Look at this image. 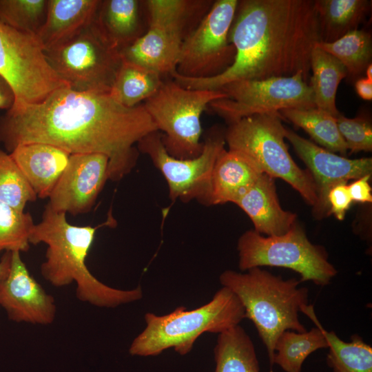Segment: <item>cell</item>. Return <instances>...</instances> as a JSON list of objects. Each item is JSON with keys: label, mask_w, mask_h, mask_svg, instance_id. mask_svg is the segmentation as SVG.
<instances>
[{"label": "cell", "mask_w": 372, "mask_h": 372, "mask_svg": "<svg viewBox=\"0 0 372 372\" xmlns=\"http://www.w3.org/2000/svg\"><path fill=\"white\" fill-rule=\"evenodd\" d=\"M157 130L143 103L127 107L109 93L68 86L41 103L10 110L0 116V142L8 153L19 145L43 143L70 154H103L109 158V180L114 181L135 166V145Z\"/></svg>", "instance_id": "obj_1"}, {"label": "cell", "mask_w": 372, "mask_h": 372, "mask_svg": "<svg viewBox=\"0 0 372 372\" xmlns=\"http://www.w3.org/2000/svg\"><path fill=\"white\" fill-rule=\"evenodd\" d=\"M229 40L233 64L209 79L172 77L189 89L216 90L241 80L289 77L302 73L309 83L311 55L320 41L313 0L238 1Z\"/></svg>", "instance_id": "obj_2"}, {"label": "cell", "mask_w": 372, "mask_h": 372, "mask_svg": "<svg viewBox=\"0 0 372 372\" xmlns=\"http://www.w3.org/2000/svg\"><path fill=\"white\" fill-rule=\"evenodd\" d=\"M114 223L110 215L106 222L96 227L73 225L67 221L65 213L56 211L47 204L29 238L32 245L42 242L48 246L45 260L41 265L44 279L56 287L75 282L77 298L99 307L115 308L141 300V287L130 290L112 287L94 277L87 267L86 258L97 229Z\"/></svg>", "instance_id": "obj_3"}, {"label": "cell", "mask_w": 372, "mask_h": 372, "mask_svg": "<svg viewBox=\"0 0 372 372\" xmlns=\"http://www.w3.org/2000/svg\"><path fill=\"white\" fill-rule=\"evenodd\" d=\"M219 282L240 300L245 318L254 323L267 349L271 369L279 335L287 330L307 331L299 313L309 304V290L299 287L301 282L296 278L285 280L260 267L246 273L225 270Z\"/></svg>", "instance_id": "obj_4"}, {"label": "cell", "mask_w": 372, "mask_h": 372, "mask_svg": "<svg viewBox=\"0 0 372 372\" xmlns=\"http://www.w3.org/2000/svg\"><path fill=\"white\" fill-rule=\"evenodd\" d=\"M144 318L145 329L130 347L132 355L156 356L169 348L185 355L203 333H223L238 325L245 314L238 298L222 287L200 307L187 310L180 306L163 316L148 312Z\"/></svg>", "instance_id": "obj_5"}, {"label": "cell", "mask_w": 372, "mask_h": 372, "mask_svg": "<svg viewBox=\"0 0 372 372\" xmlns=\"http://www.w3.org/2000/svg\"><path fill=\"white\" fill-rule=\"evenodd\" d=\"M213 1L147 0L146 32L120 51L122 59L161 76H172L176 70L183 42L210 9Z\"/></svg>", "instance_id": "obj_6"}, {"label": "cell", "mask_w": 372, "mask_h": 372, "mask_svg": "<svg viewBox=\"0 0 372 372\" xmlns=\"http://www.w3.org/2000/svg\"><path fill=\"white\" fill-rule=\"evenodd\" d=\"M279 113L256 114L229 123L224 132L228 149L250 161L262 173L289 184L312 207L318 201L310 173L291 158Z\"/></svg>", "instance_id": "obj_7"}, {"label": "cell", "mask_w": 372, "mask_h": 372, "mask_svg": "<svg viewBox=\"0 0 372 372\" xmlns=\"http://www.w3.org/2000/svg\"><path fill=\"white\" fill-rule=\"evenodd\" d=\"M220 90L186 88L174 79L163 81L158 91L143 103L162 133L167 152L178 158L196 157L203 149L200 118L210 103L226 98Z\"/></svg>", "instance_id": "obj_8"}, {"label": "cell", "mask_w": 372, "mask_h": 372, "mask_svg": "<svg viewBox=\"0 0 372 372\" xmlns=\"http://www.w3.org/2000/svg\"><path fill=\"white\" fill-rule=\"evenodd\" d=\"M238 267L245 271L263 266L289 269L300 276V282L318 286L329 285L337 270L328 260L325 249L313 245L296 223L280 236H264L254 229L238 238Z\"/></svg>", "instance_id": "obj_9"}, {"label": "cell", "mask_w": 372, "mask_h": 372, "mask_svg": "<svg viewBox=\"0 0 372 372\" xmlns=\"http://www.w3.org/2000/svg\"><path fill=\"white\" fill-rule=\"evenodd\" d=\"M60 79L81 92L110 93L122 63L120 52L99 34L92 22L70 39L45 50Z\"/></svg>", "instance_id": "obj_10"}, {"label": "cell", "mask_w": 372, "mask_h": 372, "mask_svg": "<svg viewBox=\"0 0 372 372\" xmlns=\"http://www.w3.org/2000/svg\"><path fill=\"white\" fill-rule=\"evenodd\" d=\"M0 75L15 94L11 110L41 103L55 90L68 86L50 65L37 35L1 21Z\"/></svg>", "instance_id": "obj_11"}, {"label": "cell", "mask_w": 372, "mask_h": 372, "mask_svg": "<svg viewBox=\"0 0 372 372\" xmlns=\"http://www.w3.org/2000/svg\"><path fill=\"white\" fill-rule=\"evenodd\" d=\"M216 90L227 97L212 101L209 107L229 123L256 114L279 113L285 109L316 107L311 87L302 73L289 77L233 81Z\"/></svg>", "instance_id": "obj_12"}, {"label": "cell", "mask_w": 372, "mask_h": 372, "mask_svg": "<svg viewBox=\"0 0 372 372\" xmlns=\"http://www.w3.org/2000/svg\"><path fill=\"white\" fill-rule=\"evenodd\" d=\"M238 0H217L184 39L176 74L203 79L223 73L234 63L236 50L229 40Z\"/></svg>", "instance_id": "obj_13"}, {"label": "cell", "mask_w": 372, "mask_h": 372, "mask_svg": "<svg viewBox=\"0 0 372 372\" xmlns=\"http://www.w3.org/2000/svg\"><path fill=\"white\" fill-rule=\"evenodd\" d=\"M136 145L138 152L147 155L164 176L172 200L187 203L195 199L207 205L212 170L226 145L224 132L212 130L206 136L200 154L190 158L171 156L158 130L146 135Z\"/></svg>", "instance_id": "obj_14"}, {"label": "cell", "mask_w": 372, "mask_h": 372, "mask_svg": "<svg viewBox=\"0 0 372 372\" xmlns=\"http://www.w3.org/2000/svg\"><path fill=\"white\" fill-rule=\"evenodd\" d=\"M285 138L305 163L314 182L318 201L313 207L316 218L329 215L327 195L338 184L371 175L372 158L349 159L337 155L286 128Z\"/></svg>", "instance_id": "obj_15"}, {"label": "cell", "mask_w": 372, "mask_h": 372, "mask_svg": "<svg viewBox=\"0 0 372 372\" xmlns=\"http://www.w3.org/2000/svg\"><path fill=\"white\" fill-rule=\"evenodd\" d=\"M108 167L109 158L103 154H70L48 204L56 211L73 216L89 212L109 180Z\"/></svg>", "instance_id": "obj_16"}, {"label": "cell", "mask_w": 372, "mask_h": 372, "mask_svg": "<svg viewBox=\"0 0 372 372\" xmlns=\"http://www.w3.org/2000/svg\"><path fill=\"white\" fill-rule=\"evenodd\" d=\"M0 306L9 320L48 325L56 315L55 301L30 273L19 251H12L10 269L0 285Z\"/></svg>", "instance_id": "obj_17"}, {"label": "cell", "mask_w": 372, "mask_h": 372, "mask_svg": "<svg viewBox=\"0 0 372 372\" xmlns=\"http://www.w3.org/2000/svg\"><path fill=\"white\" fill-rule=\"evenodd\" d=\"M234 203L246 213L254 230L260 234L280 236L296 223V214L282 208L273 178L264 173Z\"/></svg>", "instance_id": "obj_18"}, {"label": "cell", "mask_w": 372, "mask_h": 372, "mask_svg": "<svg viewBox=\"0 0 372 372\" xmlns=\"http://www.w3.org/2000/svg\"><path fill=\"white\" fill-rule=\"evenodd\" d=\"M10 154L40 198L50 197L70 156L59 147L43 143L19 145Z\"/></svg>", "instance_id": "obj_19"}, {"label": "cell", "mask_w": 372, "mask_h": 372, "mask_svg": "<svg viewBox=\"0 0 372 372\" xmlns=\"http://www.w3.org/2000/svg\"><path fill=\"white\" fill-rule=\"evenodd\" d=\"M144 1L101 0L92 24L103 39L119 52L145 32Z\"/></svg>", "instance_id": "obj_20"}, {"label": "cell", "mask_w": 372, "mask_h": 372, "mask_svg": "<svg viewBox=\"0 0 372 372\" xmlns=\"http://www.w3.org/2000/svg\"><path fill=\"white\" fill-rule=\"evenodd\" d=\"M101 0H48L45 23L37 37L45 50L70 39L93 21Z\"/></svg>", "instance_id": "obj_21"}, {"label": "cell", "mask_w": 372, "mask_h": 372, "mask_svg": "<svg viewBox=\"0 0 372 372\" xmlns=\"http://www.w3.org/2000/svg\"><path fill=\"white\" fill-rule=\"evenodd\" d=\"M262 174L245 157L225 148L212 170L207 205L234 203Z\"/></svg>", "instance_id": "obj_22"}, {"label": "cell", "mask_w": 372, "mask_h": 372, "mask_svg": "<svg viewBox=\"0 0 372 372\" xmlns=\"http://www.w3.org/2000/svg\"><path fill=\"white\" fill-rule=\"evenodd\" d=\"M320 41L331 43L358 29L369 14L368 0H314Z\"/></svg>", "instance_id": "obj_23"}, {"label": "cell", "mask_w": 372, "mask_h": 372, "mask_svg": "<svg viewBox=\"0 0 372 372\" xmlns=\"http://www.w3.org/2000/svg\"><path fill=\"white\" fill-rule=\"evenodd\" d=\"M322 331L329 349L327 364L333 372H372V347L359 335H353L349 342L341 340L334 331H327L320 324L313 305L302 310Z\"/></svg>", "instance_id": "obj_24"}, {"label": "cell", "mask_w": 372, "mask_h": 372, "mask_svg": "<svg viewBox=\"0 0 372 372\" xmlns=\"http://www.w3.org/2000/svg\"><path fill=\"white\" fill-rule=\"evenodd\" d=\"M310 64L309 85L316 107L336 118L340 114L335 104L336 93L340 83L347 76L346 68L336 58L316 46Z\"/></svg>", "instance_id": "obj_25"}, {"label": "cell", "mask_w": 372, "mask_h": 372, "mask_svg": "<svg viewBox=\"0 0 372 372\" xmlns=\"http://www.w3.org/2000/svg\"><path fill=\"white\" fill-rule=\"evenodd\" d=\"M163 77L152 70L122 59L109 94L121 105L135 107L158 91Z\"/></svg>", "instance_id": "obj_26"}, {"label": "cell", "mask_w": 372, "mask_h": 372, "mask_svg": "<svg viewBox=\"0 0 372 372\" xmlns=\"http://www.w3.org/2000/svg\"><path fill=\"white\" fill-rule=\"evenodd\" d=\"M214 355V372H260L254 344L239 324L218 334Z\"/></svg>", "instance_id": "obj_27"}, {"label": "cell", "mask_w": 372, "mask_h": 372, "mask_svg": "<svg viewBox=\"0 0 372 372\" xmlns=\"http://www.w3.org/2000/svg\"><path fill=\"white\" fill-rule=\"evenodd\" d=\"M316 47L327 52L345 67L349 80L357 81L372 59V37L364 30H352L331 43L318 42Z\"/></svg>", "instance_id": "obj_28"}, {"label": "cell", "mask_w": 372, "mask_h": 372, "mask_svg": "<svg viewBox=\"0 0 372 372\" xmlns=\"http://www.w3.org/2000/svg\"><path fill=\"white\" fill-rule=\"evenodd\" d=\"M279 114L296 126L303 129L322 147L345 155L346 143L336 123V118L316 107L285 109Z\"/></svg>", "instance_id": "obj_29"}, {"label": "cell", "mask_w": 372, "mask_h": 372, "mask_svg": "<svg viewBox=\"0 0 372 372\" xmlns=\"http://www.w3.org/2000/svg\"><path fill=\"white\" fill-rule=\"evenodd\" d=\"M328 348L327 340L318 327L310 331H283L274 346L273 364L285 372H301L303 362L312 353Z\"/></svg>", "instance_id": "obj_30"}, {"label": "cell", "mask_w": 372, "mask_h": 372, "mask_svg": "<svg viewBox=\"0 0 372 372\" xmlns=\"http://www.w3.org/2000/svg\"><path fill=\"white\" fill-rule=\"evenodd\" d=\"M47 10L48 0H0V21L37 36L45 23Z\"/></svg>", "instance_id": "obj_31"}, {"label": "cell", "mask_w": 372, "mask_h": 372, "mask_svg": "<svg viewBox=\"0 0 372 372\" xmlns=\"http://www.w3.org/2000/svg\"><path fill=\"white\" fill-rule=\"evenodd\" d=\"M37 196L10 153L0 148V202L19 211Z\"/></svg>", "instance_id": "obj_32"}, {"label": "cell", "mask_w": 372, "mask_h": 372, "mask_svg": "<svg viewBox=\"0 0 372 372\" xmlns=\"http://www.w3.org/2000/svg\"><path fill=\"white\" fill-rule=\"evenodd\" d=\"M34 225L30 213L19 211L0 202V251H28Z\"/></svg>", "instance_id": "obj_33"}, {"label": "cell", "mask_w": 372, "mask_h": 372, "mask_svg": "<svg viewBox=\"0 0 372 372\" xmlns=\"http://www.w3.org/2000/svg\"><path fill=\"white\" fill-rule=\"evenodd\" d=\"M338 130L351 153L371 152L372 125L368 118H349L341 114L336 117Z\"/></svg>", "instance_id": "obj_34"}, {"label": "cell", "mask_w": 372, "mask_h": 372, "mask_svg": "<svg viewBox=\"0 0 372 372\" xmlns=\"http://www.w3.org/2000/svg\"><path fill=\"white\" fill-rule=\"evenodd\" d=\"M329 214L342 220L345 216L353 200L350 196L347 183H341L333 187L327 195Z\"/></svg>", "instance_id": "obj_35"}, {"label": "cell", "mask_w": 372, "mask_h": 372, "mask_svg": "<svg viewBox=\"0 0 372 372\" xmlns=\"http://www.w3.org/2000/svg\"><path fill=\"white\" fill-rule=\"evenodd\" d=\"M371 176V175L364 176L347 185L353 201L362 203L372 202L371 187L369 184Z\"/></svg>", "instance_id": "obj_36"}, {"label": "cell", "mask_w": 372, "mask_h": 372, "mask_svg": "<svg viewBox=\"0 0 372 372\" xmlns=\"http://www.w3.org/2000/svg\"><path fill=\"white\" fill-rule=\"evenodd\" d=\"M15 103V94L10 84L0 75V110L8 111Z\"/></svg>", "instance_id": "obj_37"}, {"label": "cell", "mask_w": 372, "mask_h": 372, "mask_svg": "<svg viewBox=\"0 0 372 372\" xmlns=\"http://www.w3.org/2000/svg\"><path fill=\"white\" fill-rule=\"evenodd\" d=\"M355 88L362 99L367 101L372 99V81L361 77L355 81Z\"/></svg>", "instance_id": "obj_38"}, {"label": "cell", "mask_w": 372, "mask_h": 372, "mask_svg": "<svg viewBox=\"0 0 372 372\" xmlns=\"http://www.w3.org/2000/svg\"><path fill=\"white\" fill-rule=\"evenodd\" d=\"M12 252L6 251L0 260V285L8 275L11 265Z\"/></svg>", "instance_id": "obj_39"}, {"label": "cell", "mask_w": 372, "mask_h": 372, "mask_svg": "<svg viewBox=\"0 0 372 372\" xmlns=\"http://www.w3.org/2000/svg\"><path fill=\"white\" fill-rule=\"evenodd\" d=\"M366 77L367 79L372 81V64H369L366 68L365 72Z\"/></svg>", "instance_id": "obj_40"}]
</instances>
